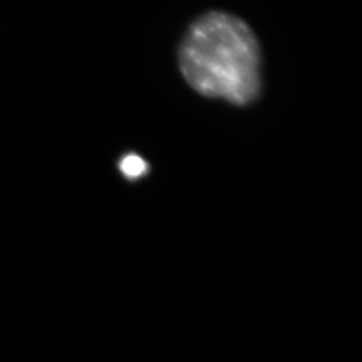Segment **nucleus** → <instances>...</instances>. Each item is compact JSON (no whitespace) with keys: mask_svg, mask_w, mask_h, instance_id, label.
Instances as JSON below:
<instances>
[{"mask_svg":"<svg viewBox=\"0 0 362 362\" xmlns=\"http://www.w3.org/2000/svg\"><path fill=\"white\" fill-rule=\"evenodd\" d=\"M183 78L197 93L238 106L261 90V49L246 21L226 11L202 14L188 26L178 49Z\"/></svg>","mask_w":362,"mask_h":362,"instance_id":"f257e3e1","label":"nucleus"},{"mask_svg":"<svg viewBox=\"0 0 362 362\" xmlns=\"http://www.w3.org/2000/svg\"><path fill=\"white\" fill-rule=\"evenodd\" d=\"M120 170L126 177H141L146 173L147 164L141 157L136 156V154H129L121 160Z\"/></svg>","mask_w":362,"mask_h":362,"instance_id":"f03ea898","label":"nucleus"}]
</instances>
